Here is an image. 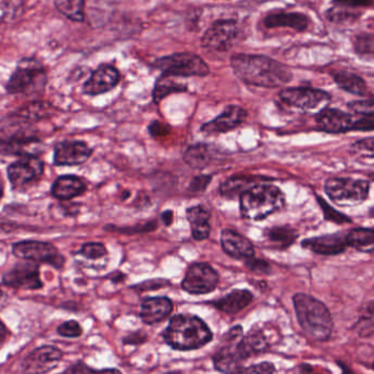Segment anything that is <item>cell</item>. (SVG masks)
Returning a JSON list of instances; mask_svg holds the SVG:
<instances>
[{"label":"cell","instance_id":"4","mask_svg":"<svg viewBox=\"0 0 374 374\" xmlns=\"http://www.w3.org/2000/svg\"><path fill=\"white\" fill-rule=\"evenodd\" d=\"M241 213L245 219L261 221L286 205L284 193L276 186L255 183L241 195Z\"/></svg>","mask_w":374,"mask_h":374},{"label":"cell","instance_id":"25","mask_svg":"<svg viewBox=\"0 0 374 374\" xmlns=\"http://www.w3.org/2000/svg\"><path fill=\"white\" fill-rule=\"evenodd\" d=\"M173 310V302L168 298H148L140 306V318L147 325L163 322Z\"/></svg>","mask_w":374,"mask_h":374},{"label":"cell","instance_id":"1","mask_svg":"<svg viewBox=\"0 0 374 374\" xmlns=\"http://www.w3.org/2000/svg\"><path fill=\"white\" fill-rule=\"evenodd\" d=\"M231 66L237 78L249 86L280 88L293 78L288 66L266 55L235 54Z\"/></svg>","mask_w":374,"mask_h":374},{"label":"cell","instance_id":"36","mask_svg":"<svg viewBox=\"0 0 374 374\" xmlns=\"http://www.w3.org/2000/svg\"><path fill=\"white\" fill-rule=\"evenodd\" d=\"M350 9H354V8L336 6L335 8L328 10V20L332 21V23H340V25L355 23V21H357L358 18L360 17V15Z\"/></svg>","mask_w":374,"mask_h":374},{"label":"cell","instance_id":"45","mask_svg":"<svg viewBox=\"0 0 374 374\" xmlns=\"http://www.w3.org/2000/svg\"><path fill=\"white\" fill-rule=\"evenodd\" d=\"M212 178L210 176H198L192 179L189 186V190L192 192H202L207 189L209 183H211Z\"/></svg>","mask_w":374,"mask_h":374},{"label":"cell","instance_id":"40","mask_svg":"<svg viewBox=\"0 0 374 374\" xmlns=\"http://www.w3.org/2000/svg\"><path fill=\"white\" fill-rule=\"evenodd\" d=\"M57 334L65 338H78L83 335V327L76 320H67L59 325Z\"/></svg>","mask_w":374,"mask_h":374},{"label":"cell","instance_id":"38","mask_svg":"<svg viewBox=\"0 0 374 374\" xmlns=\"http://www.w3.org/2000/svg\"><path fill=\"white\" fill-rule=\"evenodd\" d=\"M354 49L360 56L372 57L373 55L374 37L369 33L356 35L352 41Z\"/></svg>","mask_w":374,"mask_h":374},{"label":"cell","instance_id":"12","mask_svg":"<svg viewBox=\"0 0 374 374\" xmlns=\"http://www.w3.org/2000/svg\"><path fill=\"white\" fill-rule=\"evenodd\" d=\"M41 144V140L35 135V131L25 124H10L0 128V146H3L10 153L19 156L35 155L29 148Z\"/></svg>","mask_w":374,"mask_h":374},{"label":"cell","instance_id":"43","mask_svg":"<svg viewBox=\"0 0 374 374\" xmlns=\"http://www.w3.org/2000/svg\"><path fill=\"white\" fill-rule=\"evenodd\" d=\"M245 260H246L245 265H246L247 268L255 272V274L268 275L270 272V266H269L267 261L261 260V259H255L253 257L245 259Z\"/></svg>","mask_w":374,"mask_h":374},{"label":"cell","instance_id":"49","mask_svg":"<svg viewBox=\"0 0 374 374\" xmlns=\"http://www.w3.org/2000/svg\"><path fill=\"white\" fill-rule=\"evenodd\" d=\"M146 338H147V336L144 332H133V334H131V335L123 338V344H126V345H140V344L146 342Z\"/></svg>","mask_w":374,"mask_h":374},{"label":"cell","instance_id":"10","mask_svg":"<svg viewBox=\"0 0 374 374\" xmlns=\"http://www.w3.org/2000/svg\"><path fill=\"white\" fill-rule=\"evenodd\" d=\"M279 98L286 106L302 111H313L320 107L325 108L330 101L328 92L322 89L308 87L282 89L279 92Z\"/></svg>","mask_w":374,"mask_h":374},{"label":"cell","instance_id":"53","mask_svg":"<svg viewBox=\"0 0 374 374\" xmlns=\"http://www.w3.org/2000/svg\"><path fill=\"white\" fill-rule=\"evenodd\" d=\"M8 303H9V296L0 284V312L7 308Z\"/></svg>","mask_w":374,"mask_h":374},{"label":"cell","instance_id":"44","mask_svg":"<svg viewBox=\"0 0 374 374\" xmlns=\"http://www.w3.org/2000/svg\"><path fill=\"white\" fill-rule=\"evenodd\" d=\"M156 229V222H148L146 224L138 225L135 227H126V229H116L114 227V231H120L123 234H134V233H146V231H152Z\"/></svg>","mask_w":374,"mask_h":374},{"label":"cell","instance_id":"17","mask_svg":"<svg viewBox=\"0 0 374 374\" xmlns=\"http://www.w3.org/2000/svg\"><path fill=\"white\" fill-rule=\"evenodd\" d=\"M357 118L352 114L335 108H322L316 116V123L320 130L326 133H347L349 131H355Z\"/></svg>","mask_w":374,"mask_h":374},{"label":"cell","instance_id":"8","mask_svg":"<svg viewBox=\"0 0 374 374\" xmlns=\"http://www.w3.org/2000/svg\"><path fill=\"white\" fill-rule=\"evenodd\" d=\"M13 256L21 260H30L37 264H45L61 270L65 266L66 259L59 249L49 241H17L11 246Z\"/></svg>","mask_w":374,"mask_h":374},{"label":"cell","instance_id":"11","mask_svg":"<svg viewBox=\"0 0 374 374\" xmlns=\"http://www.w3.org/2000/svg\"><path fill=\"white\" fill-rule=\"evenodd\" d=\"M239 35V27L234 19L217 20L202 35L201 45L210 51L227 52L233 47Z\"/></svg>","mask_w":374,"mask_h":374},{"label":"cell","instance_id":"6","mask_svg":"<svg viewBox=\"0 0 374 374\" xmlns=\"http://www.w3.org/2000/svg\"><path fill=\"white\" fill-rule=\"evenodd\" d=\"M370 183L367 180L351 178H330L325 183L326 195L340 207L361 205L369 195Z\"/></svg>","mask_w":374,"mask_h":374},{"label":"cell","instance_id":"31","mask_svg":"<svg viewBox=\"0 0 374 374\" xmlns=\"http://www.w3.org/2000/svg\"><path fill=\"white\" fill-rule=\"evenodd\" d=\"M175 76L162 74L157 79L153 90V100L156 104H159L166 97L177 92H187V85L180 84L176 80Z\"/></svg>","mask_w":374,"mask_h":374},{"label":"cell","instance_id":"50","mask_svg":"<svg viewBox=\"0 0 374 374\" xmlns=\"http://www.w3.org/2000/svg\"><path fill=\"white\" fill-rule=\"evenodd\" d=\"M65 373H89V372H98V370L89 368L84 362H77L65 370Z\"/></svg>","mask_w":374,"mask_h":374},{"label":"cell","instance_id":"48","mask_svg":"<svg viewBox=\"0 0 374 374\" xmlns=\"http://www.w3.org/2000/svg\"><path fill=\"white\" fill-rule=\"evenodd\" d=\"M148 131H150V135L157 138V136H164L169 133L170 126H167V124L162 123L159 121H155V122L150 124Z\"/></svg>","mask_w":374,"mask_h":374},{"label":"cell","instance_id":"24","mask_svg":"<svg viewBox=\"0 0 374 374\" xmlns=\"http://www.w3.org/2000/svg\"><path fill=\"white\" fill-rule=\"evenodd\" d=\"M86 180L75 175L59 176L51 187V195L59 201H68L87 191Z\"/></svg>","mask_w":374,"mask_h":374},{"label":"cell","instance_id":"39","mask_svg":"<svg viewBox=\"0 0 374 374\" xmlns=\"http://www.w3.org/2000/svg\"><path fill=\"white\" fill-rule=\"evenodd\" d=\"M318 203H320V207H322V212H324V217L327 221L334 222L337 224H345V223H350L351 219L349 217H346L345 215H342L337 210L330 207L325 200L322 198L318 197Z\"/></svg>","mask_w":374,"mask_h":374},{"label":"cell","instance_id":"13","mask_svg":"<svg viewBox=\"0 0 374 374\" xmlns=\"http://www.w3.org/2000/svg\"><path fill=\"white\" fill-rule=\"evenodd\" d=\"M219 284V275L210 265L197 263L188 269L181 288L186 292L200 296L207 294L217 289Z\"/></svg>","mask_w":374,"mask_h":374},{"label":"cell","instance_id":"7","mask_svg":"<svg viewBox=\"0 0 374 374\" xmlns=\"http://www.w3.org/2000/svg\"><path fill=\"white\" fill-rule=\"evenodd\" d=\"M154 66L162 71V74L175 77H205L210 74L205 59L195 53H175L160 57L154 62Z\"/></svg>","mask_w":374,"mask_h":374},{"label":"cell","instance_id":"23","mask_svg":"<svg viewBox=\"0 0 374 374\" xmlns=\"http://www.w3.org/2000/svg\"><path fill=\"white\" fill-rule=\"evenodd\" d=\"M269 346H270V342L264 330H253L245 337L241 336L235 347V355L239 361H244L253 356L267 351Z\"/></svg>","mask_w":374,"mask_h":374},{"label":"cell","instance_id":"26","mask_svg":"<svg viewBox=\"0 0 374 374\" xmlns=\"http://www.w3.org/2000/svg\"><path fill=\"white\" fill-rule=\"evenodd\" d=\"M265 27L268 29L275 28H290L298 32L306 31L310 25L308 16L298 13H277L267 16L264 20Z\"/></svg>","mask_w":374,"mask_h":374},{"label":"cell","instance_id":"14","mask_svg":"<svg viewBox=\"0 0 374 374\" xmlns=\"http://www.w3.org/2000/svg\"><path fill=\"white\" fill-rule=\"evenodd\" d=\"M5 286L25 290H40L43 288V281L40 276V266L37 263L23 260L17 263L13 268L3 276Z\"/></svg>","mask_w":374,"mask_h":374},{"label":"cell","instance_id":"2","mask_svg":"<svg viewBox=\"0 0 374 374\" xmlns=\"http://www.w3.org/2000/svg\"><path fill=\"white\" fill-rule=\"evenodd\" d=\"M293 306L301 328L310 339H330L334 324L332 314L324 303L306 293H296L293 296Z\"/></svg>","mask_w":374,"mask_h":374},{"label":"cell","instance_id":"35","mask_svg":"<svg viewBox=\"0 0 374 374\" xmlns=\"http://www.w3.org/2000/svg\"><path fill=\"white\" fill-rule=\"evenodd\" d=\"M254 185L255 181H253L251 178L233 177L223 183V185L219 188V191H221V195L223 197L231 199V198L241 195L245 190Z\"/></svg>","mask_w":374,"mask_h":374},{"label":"cell","instance_id":"46","mask_svg":"<svg viewBox=\"0 0 374 374\" xmlns=\"http://www.w3.org/2000/svg\"><path fill=\"white\" fill-rule=\"evenodd\" d=\"M275 371H276V368L272 363H269V362H263V363H259V365L251 366L247 369L241 370V372H246V373L270 374L274 373Z\"/></svg>","mask_w":374,"mask_h":374},{"label":"cell","instance_id":"21","mask_svg":"<svg viewBox=\"0 0 374 374\" xmlns=\"http://www.w3.org/2000/svg\"><path fill=\"white\" fill-rule=\"evenodd\" d=\"M302 247L322 256H335L342 254L348 245L346 234L336 233L306 239L302 241Z\"/></svg>","mask_w":374,"mask_h":374},{"label":"cell","instance_id":"30","mask_svg":"<svg viewBox=\"0 0 374 374\" xmlns=\"http://www.w3.org/2000/svg\"><path fill=\"white\" fill-rule=\"evenodd\" d=\"M348 247L362 253H372L374 249V233L372 229H351L346 234Z\"/></svg>","mask_w":374,"mask_h":374},{"label":"cell","instance_id":"54","mask_svg":"<svg viewBox=\"0 0 374 374\" xmlns=\"http://www.w3.org/2000/svg\"><path fill=\"white\" fill-rule=\"evenodd\" d=\"M173 212L170 211V210L164 212L163 215H162V221H163V223L166 225V227H169V225L173 223Z\"/></svg>","mask_w":374,"mask_h":374},{"label":"cell","instance_id":"9","mask_svg":"<svg viewBox=\"0 0 374 374\" xmlns=\"http://www.w3.org/2000/svg\"><path fill=\"white\" fill-rule=\"evenodd\" d=\"M44 174V163L37 155H23L7 167V177L13 190H25Z\"/></svg>","mask_w":374,"mask_h":374},{"label":"cell","instance_id":"19","mask_svg":"<svg viewBox=\"0 0 374 374\" xmlns=\"http://www.w3.org/2000/svg\"><path fill=\"white\" fill-rule=\"evenodd\" d=\"M120 82V73L112 65H100L98 68L90 75L83 87L84 94L89 96H98L110 92Z\"/></svg>","mask_w":374,"mask_h":374},{"label":"cell","instance_id":"41","mask_svg":"<svg viewBox=\"0 0 374 374\" xmlns=\"http://www.w3.org/2000/svg\"><path fill=\"white\" fill-rule=\"evenodd\" d=\"M348 108L354 111L357 116H369L373 114V99L354 101L348 104Z\"/></svg>","mask_w":374,"mask_h":374},{"label":"cell","instance_id":"52","mask_svg":"<svg viewBox=\"0 0 374 374\" xmlns=\"http://www.w3.org/2000/svg\"><path fill=\"white\" fill-rule=\"evenodd\" d=\"M9 336L10 332L8 330L7 326L5 325V322L3 320H0V349L5 346Z\"/></svg>","mask_w":374,"mask_h":374},{"label":"cell","instance_id":"20","mask_svg":"<svg viewBox=\"0 0 374 374\" xmlns=\"http://www.w3.org/2000/svg\"><path fill=\"white\" fill-rule=\"evenodd\" d=\"M247 118V111L243 107L227 106L217 118L201 126L207 134L227 133L241 126Z\"/></svg>","mask_w":374,"mask_h":374},{"label":"cell","instance_id":"18","mask_svg":"<svg viewBox=\"0 0 374 374\" xmlns=\"http://www.w3.org/2000/svg\"><path fill=\"white\" fill-rule=\"evenodd\" d=\"M243 336V328L241 326L231 328L224 337V345L213 357L215 369L221 372H241V361L235 355V347Z\"/></svg>","mask_w":374,"mask_h":374},{"label":"cell","instance_id":"27","mask_svg":"<svg viewBox=\"0 0 374 374\" xmlns=\"http://www.w3.org/2000/svg\"><path fill=\"white\" fill-rule=\"evenodd\" d=\"M211 213L203 205H195L187 210V219L191 225L192 236L195 241H205L211 231Z\"/></svg>","mask_w":374,"mask_h":374},{"label":"cell","instance_id":"29","mask_svg":"<svg viewBox=\"0 0 374 374\" xmlns=\"http://www.w3.org/2000/svg\"><path fill=\"white\" fill-rule=\"evenodd\" d=\"M332 77L337 86L349 94L366 97L369 92L367 83L359 75L350 72H337Z\"/></svg>","mask_w":374,"mask_h":374},{"label":"cell","instance_id":"16","mask_svg":"<svg viewBox=\"0 0 374 374\" xmlns=\"http://www.w3.org/2000/svg\"><path fill=\"white\" fill-rule=\"evenodd\" d=\"M92 147L84 140H62L54 146L53 164L61 166H79L86 163L92 155Z\"/></svg>","mask_w":374,"mask_h":374},{"label":"cell","instance_id":"37","mask_svg":"<svg viewBox=\"0 0 374 374\" xmlns=\"http://www.w3.org/2000/svg\"><path fill=\"white\" fill-rule=\"evenodd\" d=\"M77 254L89 260H99L108 256V249L102 243L97 241H90L82 245Z\"/></svg>","mask_w":374,"mask_h":374},{"label":"cell","instance_id":"33","mask_svg":"<svg viewBox=\"0 0 374 374\" xmlns=\"http://www.w3.org/2000/svg\"><path fill=\"white\" fill-rule=\"evenodd\" d=\"M183 160L189 167L193 169H203L209 165L210 160H211L209 146L205 144H195V145L190 146L186 150Z\"/></svg>","mask_w":374,"mask_h":374},{"label":"cell","instance_id":"28","mask_svg":"<svg viewBox=\"0 0 374 374\" xmlns=\"http://www.w3.org/2000/svg\"><path fill=\"white\" fill-rule=\"evenodd\" d=\"M253 298V294L248 290H234L224 298L213 302V306L227 314H237L246 308Z\"/></svg>","mask_w":374,"mask_h":374},{"label":"cell","instance_id":"51","mask_svg":"<svg viewBox=\"0 0 374 374\" xmlns=\"http://www.w3.org/2000/svg\"><path fill=\"white\" fill-rule=\"evenodd\" d=\"M18 229V224L6 217H0V234H10Z\"/></svg>","mask_w":374,"mask_h":374},{"label":"cell","instance_id":"47","mask_svg":"<svg viewBox=\"0 0 374 374\" xmlns=\"http://www.w3.org/2000/svg\"><path fill=\"white\" fill-rule=\"evenodd\" d=\"M334 4L335 6L348 8L370 7L373 4V0H334Z\"/></svg>","mask_w":374,"mask_h":374},{"label":"cell","instance_id":"5","mask_svg":"<svg viewBox=\"0 0 374 374\" xmlns=\"http://www.w3.org/2000/svg\"><path fill=\"white\" fill-rule=\"evenodd\" d=\"M47 85V72L37 59L20 61L15 72L10 77L7 92L11 95L35 94L42 92Z\"/></svg>","mask_w":374,"mask_h":374},{"label":"cell","instance_id":"42","mask_svg":"<svg viewBox=\"0 0 374 374\" xmlns=\"http://www.w3.org/2000/svg\"><path fill=\"white\" fill-rule=\"evenodd\" d=\"M352 150L356 155L366 156V157H373V138H369L367 140H362L354 144Z\"/></svg>","mask_w":374,"mask_h":374},{"label":"cell","instance_id":"34","mask_svg":"<svg viewBox=\"0 0 374 374\" xmlns=\"http://www.w3.org/2000/svg\"><path fill=\"white\" fill-rule=\"evenodd\" d=\"M55 7L59 13L73 21L80 23L85 18L84 0H54Z\"/></svg>","mask_w":374,"mask_h":374},{"label":"cell","instance_id":"15","mask_svg":"<svg viewBox=\"0 0 374 374\" xmlns=\"http://www.w3.org/2000/svg\"><path fill=\"white\" fill-rule=\"evenodd\" d=\"M62 358V350L55 346H41L23 360L21 370L25 373H47L56 368Z\"/></svg>","mask_w":374,"mask_h":374},{"label":"cell","instance_id":"22","mask_svg":"<svg viewBox=\"0 0 374 374\" xmlns=\"http://www.w3.org/2000/svg\"><path fill=\"white\" fill-rule=\"evenodd\" d=\"M221 244L223 251L231 258L248 259L254 257V245L246 237L233 229H223L221 235Z\"/></svg>","mask_w":374,"mask_h":374},{"label":"cell","instance_id":"3","mask_svg":"<svg viewBox=\"0 0 374 374\" xmlns=\"http://www.w3.org/2000/svg\"><path fill=\"white\" fill-rule=\"evenodd\" d=\"M170 347L181 351L195 350L209 344L212 332L201 318L190 314L174 316L163 332Z\"/></svg>","mask_w":374,"mask_h":374},{"label":"cell","instance_id":"32","mask_svg":"<svg viewBox=\"0 0 374 374\" xmlns=\"http://www.w3.org/2000/svg\"><path fill=\"white\" fill-rule=\"evenodd\" d=\"M266 239L271 246L278 249H286L296 241L298 234L294 229L288 227H275L266 231Z\"/></svg>","mask_w":374,"mask_h":374},{"label":"cell","instance_id":"55","mask_svg":"<svg viewBox=\"0 0 374 374\" xmlns=\"http://www.w3.org/2000/svg\"><path fill=\"white\" fill-rule=\"evenodd\" d=\"M4 193H5V185L3 180H0V200L3 199Z\"/></svg>","mask_w":374,"mask_h":374}]
</instances>
